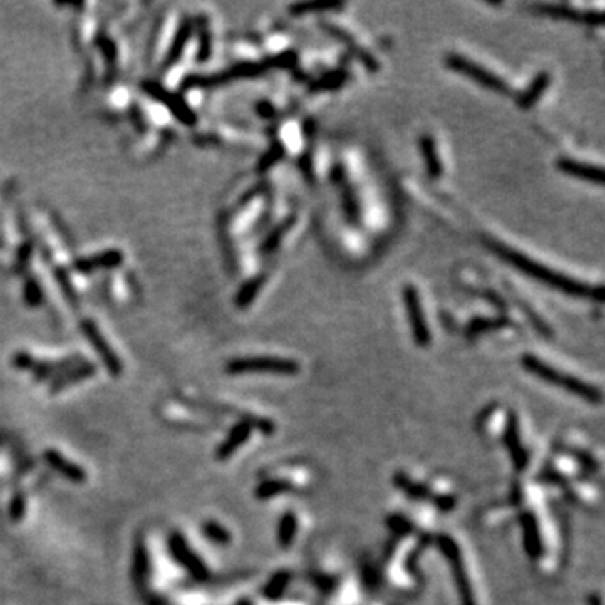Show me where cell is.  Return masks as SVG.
Instances as JSON below:
<instances>
[{
  "label": "cell",
  "instance_id": "d6986e66",
  "mask_svg": "<svg viewBox=\"0 0 605 605\" xmlns=\"http://www.w3.org/2000/svg\"><path fill=\"white\" fill-rule=\"evenodd\" d=\"M46 461L51 467H54L56 471L61 472V475L68 477V480L71 481H84V471L81 467H78L76 464H73L71 461H68L64 456H61L58 451H53V449H49V451L44 453Z\"/></svg>",
  "mask_w": 605,
  "mask_h": 605
},
{
  "label": "cell",
  "instance_id": "8fae6325",
  "mask_svg": "<svg viewBox=\"0 0 605 605\" xmlns=\"http://www.w3.org/2000/svg\"><path fill=\"white\" fill-rule=\"evenodd\" d=\"M393 481H395V485L400 487L403 492H407V495L412 496L414 500L434 501V505L443 511H449L456 506V500H454L453 496H434L428 487L422 485H415V482H412L409 477L403 475H395Z\"/></svg>",
  "mask_w": 605,
  "mask_h": 605
},
{
  "label": "cell",
  "instance_id": "7c38bea8",
  "mask_svg": "<svg viewBox=\"0 0 605 605\" xmlns=\"http://www.w3.org/2000/svg\"><path fill=\"white\" fill-rule=\"evenodd\" d=\"M505 445L508 449L511 461H513L514 467L518 471H523L528 466V453L523 448L522 439H519V430H518V420L517 415L511 412L508 415V422H506V430H505Z\"/></svg>",
  "mask_w": 605,
  "mask_h": 605
},
{
  "label": "cell",
  "instance_id": "ffe728a7",
  "mask_svg": "<svg viewBox=\"0 0 605 605\" xmlns=\"http://www.w3.org/2000/svg\"><path fill=\"white\" fill-rule=\"evenodd\" d=\"M420 152H422V157H424L425 168H428L429 177L439 178L440 175H443V165H440L439 155H438V150H435V143L433 137H429V135H422Z\"/></svg>",
  "mask_w": 605,
  "mask_h": 605
},
{
  "label": "cell",
  "instance_id": "d6a6232c",
  "mask_svg": "<svg viewBox=\"0 0 605 605\" xmlns=\"http://www.w3.org/2000/svg\"><path fill=\"white\" fill-rule=\"evenodd\" d=\"M147 572H148V555L145 550L143 543H138L135 548V576L138 581L147 580Z\"/></svg>",
  "mask_w": 605,
  "mask_h": 605
},
{
  "label": "cell",
  "instance_id": "8d00e7d4",
  "mask_svg": "<svg viewBox=\"0 0 605 605\" xmlns=\"http://www.w3.org/2000/svg\"><path fill=\"white\" fill-rule=\"evenodd\" d=\"M589 602L590 605H600V599L597 597V595H592V597L589 599Z\"/></svg>",
  "mask_w": 605,
  "mask_h": 605
},
{
  "label": "cell",
  "instance_id": "6da1fadb",
  "mask_svg": "<svg viewBox=\"0 0 605 605\" xmlns=\"http://www.w3.org/2000/svg\"><path fill=\"white\" fill-rule=\"evenodd\" d=\"M487 246L491 247L492 251L498 254L501 259H505L506 262H510V264H513L517 269L522 271V273L528 274L529 278L542 281V283H545L548 286H552V288H555L558 291H564L567 294H572V296H579V298H595L597 301H602L604 294H602V288L592 289L589 288V286L579 283V281L567 278L564 274H558L555 271L548 269L547 266L538 264V262H534L529 259V257L519 254V252L510 249V247L503 246V244L490 241L487 242Z\"/></svg>",
  "mask_w": 605,
  "mask_h": 605
},
{
  "label": "cell",
  "instance_id": "4fadbf2b",
  "mask_svg": "<svg viewBox=\"0 0 605 605\" xmlns=\"http://www.w3.org/2000/svg\"><path fill=\"white\" fill-rule=\"evenodd\" d=\"M121 262H123V252L110 249L103 251L100 254L78 259L74 262V269L79 273H93L98 269H113V267H118Z\"/></svg>",
  "mask_w": 605,
  "mask_h": 605
},
{
  "label": "cell",
  "instance_id": "5bb4252c",
  "mask_svg": "<svg viewBox=\"0 0 605 605\" xmlns=\"http://www.w3.org/2000/svg\"><path fill=\"white\" fill-rule=\"evenodd\" d=\"M323 27H325L328 34H331L333 37H336V41H340L341 44H345L346 48H348L351 51V54H353L355 58H358L360 61H362V63L365 66H367L368 71H372V73L378 71V61L375 59L373 56H370V53H368L367 49H363L362 46L356 44L355 39L348 34V32L343 31L338 26L328 24V22H325V24H323Z\"/></svg>",
  "mask_w": 605,
  "mask_h": 605
},
{
  "label": "cell",
  "instance_id": "f546056e",
  "mask_svg": "<svg viewBox=\"0 0 605 605\" xmlns=\"http://www.w3.org/2000/svg\"><path fill=\"white\" fill-rule=\"evenodd\" d=\"M291 575L288 572H279L278 575L273 576V580L269 581V584L266 585L264 589V595L267 599H278L279 595H283L284 589L288 587Z\"/></svg>",
  "mask_w": 605,
  "mask_h": 605
},
{
  "label": "cell",
  "instance_id": "7a4b0ae2",
  "mask_svg": "<svg viewBox=\"0 0 605 605\" xmlns=\"http://www.w3.org/2000/svg\"><path fill=\"white\" fill-rule=\"evenodd\" d=\"M522 365L523 368H527L529 373L537 375L538 378L545 380L547 383H552V386L564 388V391L574 393V395L584 398V400L594 403V405H597V403L602 402V392H600L597 387L590 386V383L574 377V375L564 373L560 372V370L550 367V365L543 362V360L538 358V356L523 355Z\"/></svg>",
  "mask_w": 605,
  "mask_h": 605
},
{
  "label": "cell",
  "instance_id": "ac0fdd59",
  "mask_svg": "<svg viewBox=\"0 0 605 605\" xmlns=\"http://www.w3.org/2000/svg\"><path fill=\"white\" fill-rule=\"evenodd\" d=\"M548 84H550V74H548L547 71L538 73L537 76L533 78L532 84H529V86L522 93V95L518 96V105L522 106L523 110H528V108H532L534 103L540 100L543 93H545Z\"/></svg>",
  "mask_w": 605,
  "mask_h": 605
},
{
  "label": "cell",
  "instance_id": "30bf717a",
  "mask_svg": "<svg viewBox=\"0 0 605 605\" xmlns=\"http://www.w3.org/2000/svg\"><path fill=\"white\" fill-rule=\"evenodd\" d=\"M331 178H333V182H335V184L338 185V189H340L341 200H343V210H345V214H346V219H348L351 224H358V220H360V205H358V200H356V195H355L353 189H351V184L348 182V177H346L345 167L341 165V163H336V165L333 167Z\"/></svg>",
  "mask_w": 605,
  "mask_h": 605
},
{
  "label": "cell",
  "instance_id": "44dd1931",
  "mask_svg": "<svg viewBox=\"0 0 605 605\" xmlns=\"http://www.w3.org/2000/svg\"><path fill=\"white\" fill-rule=\"evenodd\" d=\"M95 372L96 368L93 367L91 363H81L74 368H68L63 375L56 377V382H53V387L51 388H53V392H59L61 388H64L66 386H71V383L81 382V380L91 377Z\"/></svg>",
  "mask_w": 605,
  "mask_h": 605
},
{
  "label": "cell",
  "instance_id": "d4e9b609",
  "mask_svg": "<svg viewBox=\"0 0 605 605\" xmlns=\"http://www.w3.org/2000/svg\"><path fill=\"white\" fill-rule=\"evenodd\" d=\"M190 36H192V24H190L189 21H187V22H184V24L180 26V29H178V34L175 37V41H173V44H172V48H170V53H168L167 64L175 63V61L178 58H180L182 51H184L187 41L190 39Z\"/></svg>",
  "mask_w": 605,
  "mask_h": 605
},
{
  "label": "cell",
  "instance_id": "ba28073f",
  "mask_svg": "<svg viewBox=\"0 0 605 605\" xmlns=\"http://www.w3.org/2000/svg\"><path fill=\"white\" fill-rule=\"evenodd\" d=\"M81 330L89 343H91L93 348L96 350V353L100 355V358L103 360V363H105V367L110 370L115 377H118V375L123 372V365H121L120 358L116 356L115 351L111 350V346L108 345V341L105 340V336L101 335V331L98 330V326L91 320H84L81 323Z\"/></svg>",
  "mask_w": 605,
  "mask_h": 605
},
{
  "label": "cell",
  "instance_id": "484cf974",
  "mask_svg": "<svg viewBox=\"0 0 605 605\" xmlns=\"http://www.w3.org/2000/svg\"><path fill=\"white\" fill-rule=\"evenodd\" d=\"M262 283H264V276H257V278H252L251 281H247V283L244 284L237 293V298H236L237 306L241 308L247 306V304L256 298V294L259 293V289L262 288Z\"/></svg>",
  "mask_w": 605,
  "mask_h": 605
},
{
  "label": "cell",
  "instance_id": "52a82bcc",
  "mask_svg": "<svg viewBox=\"0 0 605 605\" xmlns=\"http://www.w3.org/2000/svg\"><path fill=\"white\" fill-rule=\"evenodd\" d=\"M143 89L147 91V95L153 98V100L163 103V105H165L168 110H170V113L173 116H177V118L180 120L182 123L189 125V126L195 125L197 118H195L194 111H192L190 108L185 105V101L182 100L180 96L173 95V93H170L168 89L160 86V84L155 83V81H145Z\"/></svg>",
  "mask_w": 605,
  "mask_h": 605
},
{
  "label": "cell",
  "instance_id": "603a6c76",
  "mask_svg": "<svg viewBox=\"0 0 605 605\" xmlns=\"http://www.w3.org/2000/svg\"><path fill=\"white\" fill-rule=\"evenodd\" d=\"M291 490H293V485H291L289 481H283V480L264 481L256 490V496L259 500H269L278 495H283V492H288Z\"/></svg>",
  "mask_w": 605,
  "mask_h": 605
},
{
  "label": "cell",
  "instance_id": "277c9868",
  "mask_svg": "<svg viewBox=\"0 0 605 605\" xmlns=\"http://www.w3.org/2000/svg\"><path fill=\"white\" fill-rule=\"evenodd\" d=\"M445 63H448L449 69H453V71L456 73H461L466 78H471L472 81H476L477 84H481V86L491 89V91L505 93V95H508V93L511 91L503 78L496 76L495 73L487 71V69L482 68L481 64L464 58V56L461 54H449L448 58H445Z\"/></svg>",
  "mask_w": 605,
  "mask_h": 605
},
{
  "label": "cell",
  "instance_id": "d590c367",
  "mask_svg": "<svg viewBox=\"0 0 605 605\" xmlns=\"http://www.w3.org/2000/svg\"><path fill=\"white\" fill-rule=\"evenodd\" d=\"M100 46H101L103 53H105L106 58L110 59V61H113L116 51H115V44H113V42H111V39H101Z\"/></svg>",
  "mask_w": 605,
  "mask_h": 605
},
{
  "label": "cell",
  "instance_id": "4316f807",
  "mask_svg": "<svg viewBox=\"0 0 605 605\" xmlns=\"http://www.w3.org/2000/svg\"><path fill=\"white\" fill-rule=\"evenodd\" d=\"M506 318H477V320L471 321L467 326V335H477L481 331L487 330H496V328H503L508 325Z\"/></svg>",
  "mask_w": 605,
  "mask_h": 605
},
{
  "label": "cell",
  "instance_id": "4dcf8cb0",
  "mask_svg": "<svg viewBox=\"0 0 605 605\" xmlns=\"http://www.w3.org/2000/svg\"><path fill=\"white\" fill-rule=\"evenodd\" d=\"M202 529H204L205 537H207L210 542L219 543V545H227V543L231 542V533H229L222 524L215 522H207Z\"/></svg>",
  "mask_w": 605,
  "mask_h": 605
},
{
  "label": "cell",
  "instance_id": "836d02e7",
  "mask_svg": "<svg viewBox=\"0 0 605 605\" xmlns=\"http://www.w3.org/2000/svg\"><path fill=\"white\" fill-rule=\"evenodd\" d=\"M284 155V150H283V147H281L279 143H274V147L273 148H269V152H267L264 157L261 158V165H259V170L261 172H264V170H267V168L269 167H273L276 162L279 160L281 157H283Z\"/></svg>",
  "mask_w": 605,
  "mask_h": 605
},
{
  "label": "cell",
  "instance_id": "9c48e42d",
  "mask_svg": "<svg viewBox=\"0 0 605 605\" xmlns=\"http://www.w3.org/2000/svg\"><path fill=\"white\" fill-rule=\"evenodd\" d=\"M170 552L175 560L180 564L189 574L197 580L207 579V569H205L204 562L192 552V548L187 545L182 534H172L170 538Z\"/></svg>",
  "mask_w": 605,
  "mask_h": 605
},
{
  "label": "cell",
  "instance_id": "83f0119b",
  "mask_svg": "<svg viewBox=\"0 0 605 605\" xmlns=\"http://www.w3.org/2000/svg\"><path fill=\"white\" fill-rule=\"evenodd\" d=\"M537 11H540L547 16L552 17H560V19H570V21H579L581 19V14L575 9H570L569 6H552V4H540L537 6Z\"/></svg>",
  "mask_w": 605,
  "mask_h": 605
},
{
  "label": "cell",
  "instance_id": "e575fe53",
  "mask_svg": "<svg viewBox=\"0 0 605 605\" xmlns=\"http://www.w3.org/2000/svg\"><path fill=\"white\" fill-rule=\"evenodd\" d=\"M24 296H26V303H29L31 306H37L42 301V294H41V288L39 284L36 283L34 279H29L24 286Z\"/></svg>",
  "mask_w": 605,
  "mask_h": 605
},
{
  "label": "cell",
  "instance_id": "2e32d148",
  "mask_svg": "<svg viewBox=\"0 0 605 605\" xmlns=\"http://www.w3.org/2000/svg\"><path fill=\"white\" fill-rule=\"evenodd\" d=\"M251 429H252V422L251 420L239 422L236 428H234L231 430V434L227 435V439L224 440L222 445H220V448L217 449V453H215V456H217V459H220V461H224V459L231 457L232 454L236 453L237 449L241 448V445L244 443H246L247 439H249Z\"/></svg>",
  "mask_w": 605,
  "mask_h": 605
},
{
  "label": "cell",
  "instance_id": "cb8c5ba5",
  "mask_svg": "<svg viewBox=\"0 0 605 605\" xmlns=\"http://www.w3.org/2000/svg\"><path fill=\"white\" fill-rule=\"evenodd\" d=\"M343 7L341 2H301L291 6V14L293 16H304V14L311 12H325V11H336V9Z\"/></svg>",
  "mask_w": 605,
  "mask_h": 605
},
{
  "label": "cell",
  "instance_id": "74e56055",
  "mask_svg": "<svg viewBox=\"0 0 605 605\" xmlns=\"http://www.w3.org/2000/svg\"><path fill=\"white\" fill-rule=\"evenodd\" d=\"M239 605H249L247 602H242V604H239Z\"/></svg>",
  "mask_w": 605,
  "mask_h": 605
},
{
  "label": "cell",
  "instance_id": "5b68a950",
  "mask_svg": "<svg viewBox=\"0 0 605 605\" xmlns=\"http://www.w3.org/2000/svg\"><path fill=\"white\" fill-rule=\"evenodd\" d=\"M229 373H247V372H269L293 375L299 372L298 362L279 356H246L236 358L227 363Z\"/></svg>",
  "mask_w": 605,
  "mask_h": 605
},
{
  "label": "cell",
  "instance_id": "1f68e13d",
  "mask_svg": "<svg viewBox=\"0 0 605 605\" xmlns=\"http://www.w3.org/2000/svg\"><path fill=\"white\" fill-rule=\"evenodd\" d=\"M289 227H291V220H288V222H284V224H279L278 227H274L273 231H271L269 234H267V237L264 239V242H262L261 251H262V252H271V251H274L276 247L279 246V242L283 241L284 234L288 232V229H289Z\"/></svg>",
  "mask_w": 605,
  "mask_h": 605
},
{
  "label": "cell",
  "instance_id": "7402d4cb",
  "mask_svg": "<svg viewBox=\"0 0 605 605\" xmlns=\"http://www.w3.org/2000/svg\"><path fill=\"white\" fill-rule=\"evenodd\" d=\"M296 532H298V518H296V514L291 513V511H288V513H284L283 517H281L279 524H278V542H279V545L284 547V548L289 547L291 543L294 542V537H296Z\"/></svg>",
  "mask_w": 605,
  "mask_h": 605
},
{
  "label": "cell",
  "instance_id": "f1b7e54d",
  "mask_svg": "<svg viewBox=\"0 0 605 605\" xmlns=\"http://www.w3.org/2000/svg\"><path fill=\"white\" fill-rule=\"evenodd\" d=\"M346 81V73L345 71H336V73H330L326 74V76H323L321 79H318L311 84V91H320V89H336L340 86H343Z\"/></svg>",
  "mask_w": 605,
  "mask_h": 605
},
{
  "label": "cell",
  "instance_id": "3957f363",
  "mask_svg": "<svg viewBox=\"0 0 605 605\" xmlns=\"http://www.w3.org/2000/svg\"><path fill=\"white\" fill-rule=\"evenodd\" d=\"M438 545L443 552V555L448 558L449 565H451V572L454 576V584H456L459 599H461V605H477L475 592H472V585L469 581L466 565H464L461 550H459L457 543L453 540L449 534H440L438 538Z\"/></svg>",
  "mask_w": 605,
  "mask_h": 605
},
{
  "label": "cell",
  "instance_id": "9a60e30c",
  "mask_svg": "<svg viewBox=\"0 0 605 605\" xmlns=\"http://www.w3.org/2000/svg\"><path fill=\"white\" fill-rule=\"evenodd\" d=\"M557 165L562 172L570 177L581 178V180H587V182H594V184H599V185L604 184V172L600 167L587 165V163L570 160V158H560Z\"/></svg>",
  "mask_w": 605,
  "mask_h": 605
},
{
  "label": "cell",
  "instance_id": "e0dca14e",
  "mask_svg": "<svg viewBox=\"0 0 605 605\" xmlns=\"http://www.w3.org/2000/svg\"><path fill=\"white\" fill-rule=\"evenodd\" d=\"M523 528V545L527 548V553L532 558L542 557L543 547H542V538H540V529H538L537 518L532 513H524L519 518Z\"/></svg>",
  "mask_w": 605,
  "mask_h": 605
},
{
  "label": "cell",
  "instance_id": "8992f818",
  "mask_svg": "<svg viewBox=\"0 0 605 605\" xmlns=\"http://www.w3.org/2000/svg\"><path fill=\"white\" fill-rule=\"evenodd\" d=\"M402 294H403V303H405V308H407V315H409L410 330H412V336H414V341L419 346H428L430 343V331L428 328V323H425L424 311H422L419 291H417L412 284H409L403 288Z\"/></svg>",
  "mask_w": 605,
  "mask_h": 605
}]
</instances>
